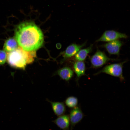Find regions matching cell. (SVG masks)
Wrapping results in <instances>:
<instances>
[{
  "label": "cell",
  "instance_id": "6da1fadb",
  "mask_svg": "<svg viewBox=\"0 0 130 130\" xmlns=\"http://www.w3.org/2000/svg\"><path fill=\"white\" fill-rule=\"evenodd\" d=\"M15 36L20 46L27 51L38 49L44 41L41 31L32 22H24L18 25L15 29Z\"/></svg>",
  "mask_w": 130,
  "mask_h": 130
},
{
  "label": "cell",
  "instance_id": "7a4b0ae2",
  "mask_svg": "<svg viewBox=\"0 0 130 130\" xmlns=\"http://www.w3.org/2000/svg\"><path fill=\"white\" fill-rule=\"evenodd\" d=\"M7 54V61L10 65L23 69L27 64L33 62L36 56L35 51H26L20 46Z\"/></svg>",
  "mask_w": 130,
  "mask_h": 130
},
{
  "label": "cell",
  "instance_id": "3957f363",
  "mask_svg": "<svg viewBox=\"0 0 130 130\" xmlns=\"http://www.w3.org/2000/svg\"><path fill=\"white\" fill-rule=\"evenodd\" d=\"M125 61L120 63H115L107 65L101 70L95 73L97 75L101 73H104L111 76L117 77L121 81L124 80L123 74V67Z\"/></svg>",
  "mask_w": 130,
  "mask_h": 130
},
{
  "label": "cell",
  "instance_id": "277c9868",
  "mask_svg": "<svg viewBox=\"0 0 130 130\" xmlns=\"http://www.w3.org/2000/svg\"><path fill=\"white\" fill-rule=\"evenodd\" d=\"M115 60L110 58L104 52L98 50L91 57L90 62L92 67L97 68L102 67L109 61Z\"/></svg>",
  "mask_w": 130,
  "mask_h": 130
},
{
  "label": "cell",
  "instance_id": "5b68a950",
  "mask_svg": "<svg viewBox=\"0 0 130 130\" xmlns=\"http://www.w3.org/2000/svg\"><path fill=\"white\" fill-rule=\"evenodd\" d=\"M128 37L127 36L125 33L113 30H108L105 31L96 42H108L120 39H126Z\"/></svg>",
  "mask_w": 130,
  "mask_h": 130
},
{
  "label": "cell",
  "instance_id": "8992f818",
  "mask_svg": "<svg viewBox=\"0 0 130 130\" xmlns=\"http://www.w3.org/2000/svg\"><path fill=\"white\" fill-rule=\"evenodd\" d=\"M70 125V130H72L76 125L81 121L84 117L80 108L78 106L71 110L69 116Z\"/></svg>",
  "mask_w": 130,
  "mask_h": 130
},
{
  "label": "cell",
  "instance_id": "52a82bcc",
  "mask_svg": "<svg viewBox=\"0 0 130 130\" xmlns=\"http://www.w3.org/2000/svg\"><path fill=\"white\" fill-rule=\"evenodd\" d=\"M123 44L121 41L117 39L107 42L103 46L110 54L118 55Z\"/></svg>",
  "mask_w": 130,
  "mask_h": 130
},
{
  "label": "cell",
  "instance_id": "ba28073f",
  "mask_svg": "<svg viewBox=\"0 0 130 130\" xmlns=\"http://www.w3.org/2000/svg\"><path fill=\"white\" fill-rule=\"evenodd\" d=\"M53 122L62 130H69L70 125L69 116L63 115L58 117Z\"/></svg>",
  "mask_w": 130,
  "mask_h": 130
},
{
  "label": "cell",
  "instance_id": "9c48e42d",
  "mask_svg": "<svg viewBox=\"0 0 130 130\" xmlns=\"http://www.w3.org/2000/svg\"><path fill=\"white\" fill-rule=\"evenodd\" d=\"M86 42L81 45L73 44L67 47L64 56L65 58L71 57L76 54L81 49L86 45Z\"/></svg>",
  "mask_w": 130,
  "mask_h": 130
},
{
  "label": "cell",
  "instance_id": "30bf717a",
  "mask_svg": "<svg viewBox=\"0 0 130 130\" xmlns=\"http://www.w3.org/2000/svg\"><path fill=\"white\" fill-rule=\"evenodd\" d=\"M73 67L77 76V81H78L80 77L85 75V64L83 61H78L75 63Z\"/></svg>",
  "mask_w": 130,
  "mask_h": 130
},
{
  "label": "cell",
  "instance_id": "8fae6325",
  "mask_svg": "<svg viewBox=\"0 0 130 130\" xmlns=\"http://www.w3.org/2000/svg\"><path fill=\"white\" fill-rule=\"evenodd\" d=\"M50 103L55 114L58 117L64 114L66 110L65 105L63 103L59 102H53L49 101Z\"/></svg>",
  "mask_w": 130,
  "mask_h": 130
},
{
  "label": "cell",
  "instance_id": "7c38bea8",
  "mask_svg": "<svg viewBox=\"0 0 130 130\" xmlns=\"http://www.w3.org/2000/svg\"><path fill=\"white\" fill-rule=\"evenodd\" d=\"M57 74L62 79L68 81L72 77L73 72L70 68L65 67L58 70L57 72Z\"/></svg>",
  "mask_w": 130,
  "mask_h": 130
},
{
  "label": "cell",
  "instance_id": "4fadbf2b",
  "mask_svg": "<svg viewBox=\"0 0 130 130\" xmlns=\"http://www.w3.org/2000/svg\"><path fill=\"white\" fill-rule=\"evenodd\" d=\"M93 45H90L89 47L79 50L76 54L75 59L78 61H83L84 60L88 54L91 52Z\"/></svg>",
  "mask_w": 130,
  "mask_h": 130
},
{
  "label": "cell",
  "instance_id": "5bb4252c",
  "mask_svg": "<svg viewBox=\"0 0 130 130\" xmlns=\"http://www.w3.org/2000/svg\"><path fill=\"white\" fill-rule=\"evenodd\" d=\"M17 46V43L16 40L13 38H10L5 42L3 49L5 51L10 52L16 49Z\"/></svg>",
  "mask_w": 130,
  "mask_h": 130
},
{
  "label": "cell",
  "instance_id": "9a60e30c",
  "mask_svg": "<svg viewBox=\"0 0 130 130\" xmlns=\"http://www.w3.org/2000/svg\"><path fill=\"white\" fill-rule=\"evenodd\" d=\"M78 103L77 98L73 96L70 97L65 100V104L68 107L73 108L77 106Z\"/></svg>",
  "mask_w": 130,
  "mask_h": 130
},
{
  "label": "cell",
  "instance_id": "2e32d148",
  "mask_svg": "<svg viewBox=\"0 0 130 130\" xmlns=\"http://www.w3.org/2000/svg\"><path fill=\"white\" fill-rule=\"evenodd\" d=\"M7 54L3 50H0V65L4 64L6 61Z\"/></svg>",
  "mask_w": 130,
  "mask_h": 130
}]
</instances>
